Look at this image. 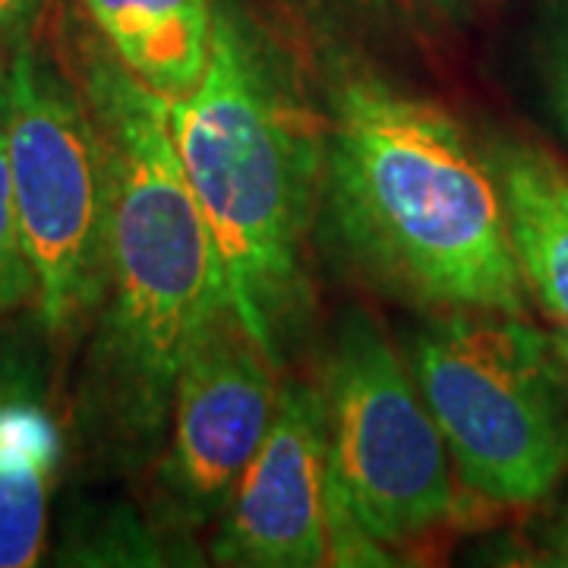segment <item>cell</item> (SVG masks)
I'll return each mask as SVG.
<instances>
[{
  "label": "cell",
  "mask_w": 568,
  "mask_h": 568,
  "mask_svg": "<svg viewBox=\"0 0 568 568\" xmlns=\"http://www.w3.org/2000/svg\"><path fill=\"white\" fill-rule=\"evenodd\" d=\"M82 95L108 164V272L85 376L92 433L126 462L164 443L183 357L227 301L222 256L171 133V102L92 54Z\"/></svg>",
  "instance_id": "6da1fadb"
},
{
  "label": "cell",
  "mask_w": 568,
  "mask_h": 568,
  "mask_svg": "<svg viewBox=\"0 0 568 568\" xmlns=\"http://www.w3.org/2000/svg\"><path fill=\"white\" fill-rule=\"evenodd\" d=\"M114 58L152 92L178 102L203 80L212 0H82Z\"/></svg>",
  "instance_id": "30bf717a"
},
{
  "label": "cell",
  "mask_w": 568,
  "mask_h": 568,
  "mask_svg": "<svg viewBox=\"0 0 568 568\" xmlns=\"http://www.w3.org/2000/svg\"><path fill=\"white\" fill-rule=\"evenodd\" d=\"M36 294H39V282L22 241L20 212H17L10 162H7V136L0 121V310L29 304L36 301Z\"/></svg>",
  "instance_id": "7c38bea8"
},
{
  "label": "cell",
  "mask_w": 568,
  "mask_h": 568,
  "mask_svg": "<svg viewBox=\"0 0 568 568\" xmlns=\"http://www.w3.org/2000/svg\"><path fill=\"white\" fill-rule=\"evenodd\" d=\"M275 357L246 328L231 297L196 332L171 405L162 489L186 528L222 518L278 410Z\"/></svg>",
  "instance_id": "52a82bcc"
},
{
  "label": "cell",
  "mask_w": 568,
  "mask_h": 568,
  "mask_svg": "<svg viewBox=\"0 0 568 568\" xmlns=\"http://www.w3.org/2000/svg\"><path fill=\"white\" fill-rule=\"evenodd\" d=\"M0 85H3V73H0Z\"/></svg>",
  "instance_id": "e0dca14e"
},
{
  "label": "cell",
  "mask_w": 568,
  "mask_h": 568,
  "mask_svg": "<svg viewBox=\"0 0 568 568\" xmlns=\"http://www.w3.org/2000/svg\"><path fill=\"white\" fill-rule=\"evenodd\" d=\"M328 480L383 547L426 537L455 515L448 448L414 373L386 332L351 313L325 388Z\"/></svg>",
  "instance_id": "8992f818"
},
{
  "label": "cell",
  "mask_w": 568,
  "mask_h": 568,
  "mask_svg": "<svg viewBox=\"0 0 568 568\" xmlns=\"http://www.w3.org/2000/svg\"><path fill=\"white\" fill-rule=\"evenodd\" d=\"M410 373L470 493L534 506L562 480L568 364L525 316L448 310L414 338Z\"/></svg>",
  "instance_id": "277c9868"
},
{
  "label": "cell",
  "mask_w": 568,
  "mask_h": 568,
  "mask_svg": "<svg viewBox=\"0 0 568 568\" xmlns=\"http://www.w3.org/2000/svg\"><path fill=\"white\" fill-rule=\"evenodd\" d=\"M323 203L354 268L439 310L525 316L528 284L487 155L439 104L345 73L323 126Z\"/></svg>",
  "instance_id": "7a4b0ae2"
},
{
  "label": "cell",
  "mask_w": 568,
  "mask_h": 568,
  "mask_svg": "<svg viewBox=\"0 0 568 568\" xmlns=\"http://www.w3.org/2000/svg\"><path fill=\"white\" fill-rule=\"evenodd\" d=\"M10 181L22 241L51 335L85 325L102 306L108 272V164L85 95L29 48L0 85Z\"/></svg>",
  "instance_id": "5b68a950"
},
{
  "label": "cell",
  "mask_w": 568,
  "mask_h": 568,
  "mask_svg": "<svg viewBox=\"0 0 568 568\" xmlns=\"http://www.w3.org/2000/svg\"><path fill=\"white\" fill-rule=\"evenodd\" d=\"M439 7H462V3H467V0H436Z\"/></svg>",
  "instance_id": "2e32d148"
},
{
  "label": "cell",
  "mask_w": 568,
  "mask_h": 568,
  "mask_svg": "<svg viewBox=\"0 0 568 568\" xmlns=\"http://www.w3.org/2000/svg\"><path fill=\"white\" fill-rule=\"evenodd\" d=\"M540 80L552 118L568 133V3L556 10L540 44Z\"/></svg>",
  "instance_id": "4fadbf2b"
},
{
  "label": "cell",
  "mask_w": 568,
  "mask_h": 568,
  "mask_svg": "<svg viewBox=\"0 0 568 568\" xmlns=\"http://www.w3.org/2000/svg\"><path fill=\"white\" fill-rule=\"evenodd\" d=\"M328 420L313 386L282 388L275 420L222 515L224 566H328Z\"/></svg>",
  "instance_id": "ba28073f"
},
{
  "label": "cell",
  "mask_w": 568,
  "mask_h": 568,
  "mask_svg": "<svg viewBox=\"0 0 568 568\" xmlns=\"http://www.w3.org/2000/svg\"><path fill=\"white\" fill-rule=\"evenodd\" d=\"M171 133L231 304L278 357L310 294L306 237L323 196V130L278 54L215 7L203 80L171 102Z\"/></svg>",
  "instance_id": "3957f363"
},
{
  "label": "cell",
  "mask_w": 568,
  "mask_h": 568,
  "mask_svg": "<svg viewBox=\"0 0 568 568\" xmlns=\"http://www.w3.org/2000/svg\"><path fill=\"white\" fill-rule=\"evenodd\" d=\"M549 556L556 566H568V508L559 515V521L552 525L549 534Z\"/></svg>",
  "instance_id": "9a60e30c"
},
{
  "label": "cell",
  "mask_w": 568,
  "mask_h": 568,
  "mask_svg": "<svg viewBox=\"0 0 568 568\" xmlns=\"http://www.w3.org/2000/svg\"><path fill=\"white\" fill-rule=\"evenodd\" d=\"M39 0H0V41L17 32L22 22L32 17Z\"/></svg>",
  "instance_id": "5bb4252c"
},
{
  "label": "cell",
  "mask_w": 568,
  "mask_h": 568,
  "mask_svg": "<svg viewBox=\"0 0 568 568\" xmlns=\"http://www.w3.org/2000/svg\"><path fill=\"white\" fill-rule=\"evenodd\" d=\"M508 234L528 284L552 325V345L568 364V171L528 140L489 142Z\"/></svg>",
  "instance_id": "9c48e42d"
},
{
  "label": "cell",
  "mask_w": 568,
  "mask_h": 568,
  "mask_svg": "<svg viewBox=\"0 0 568 568\" xmlns=\"http://www.w3.org/2000/svg\"><path fill=\"white\" fill-rule=\"evenodd\" d=\"M61 433L32 398H0V568L39 562Z\"/></svg>",
  "instance_id": "8fae6325"
}]
</instances>
